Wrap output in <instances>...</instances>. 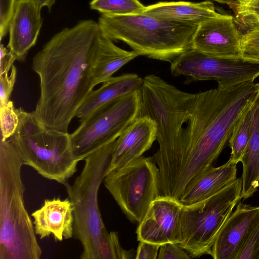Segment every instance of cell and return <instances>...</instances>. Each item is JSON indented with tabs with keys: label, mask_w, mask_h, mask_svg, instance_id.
I'll use <instances>...</instances> for the list:
<instances>
[{
	"label": "cell",
	"mask_w": 259,
	"mask_h": 259,
	"mask_svg": "<svg viewBox=\"0 0 259 259\" xmlns=\"http://www.w3.org/2000/svg\"><path fill=\"white\" fill-rule=\"evenodd\" d=\"M101 32L98 22L83 20L54 35L34 56L40 96L32 112L43 126L68 132L72 119L96 85L94 67Z\"/></svg>",
	"instance_id": "cell-1"
},
{
	"label": "cell",
	"mask_w": 259,
	"mask_h": 259,
	"mask_svg": "<svg viewBox=\"0 0 259 259\" xmlns=\"http://www.w3.org/2000/svg\"><path fill=\"white\" fill-rule=\"evenodd\" d=\"M249 81L194 94L181 136L173 182L174 197L211 166L229 141L234 126L257 93Z\"/></svg>",
	"instance_id": "cell-2"
},
{
	"label": "cell",
	"mask_w": 259,
	"mask_h": 259,
	"mask_svg": "<svg viewBox=\"0 0 259 259\" xmlns=\"http://www.w3.org/2000/svg\"><path fill=\"white\" fill-rule=\"evenodd\" d=\"M139 116H147L157 125L159 148L153 160L159 169L160 194L164 195L171 184L179 145L194 96L183 92L161 77L150 74L143 78L140 89Z\"/></svg>",
	"instance_id": "cell-3"
},
{
	"label": "cell",
	"mask_w": 259,
	"mask_h": 259,
	"mask_svg": "<svg viewBox=\"0 0 259 259\" xmlns=\"http://www.w3.org/2000/svg\"><path fill=\"white\" fill-rule=\"evenodd\" d=\"M22 159L10 138L0 143V259H39L42 251L26 209Z\"/></svg>",
	"instance_id": "cell-4"
},
{
	"label": "cell",
	"mask_w": 259,
	"mask_h": 259,
	"mask_svg": "<svg viewBox=\"0 0 259 259\" xmlns=\"http://www.w3.org/2000/svg\"><path fill=\"white\" fill-rule=\"evenodd\" d=\"M116 140L88 155L73 183L65 186L74 207L73 237L82 246L81 259H106L113 238V232L107 231L101 217L98 193Z\"/></svg>",
	"instance_id": "cell-5"
},
{
	"label": "cell",
	"mask_w": 259,
	"mask_h": 259,
	"mask_svg": "<svg viewBox=\"0 0 259 259\" xmlns=\"http://www.w3.org/2000/svg\"><path fill=\"white\" fill-rule=\"evenodd\" d=\"M98 23L103 34L111 40L123 41L139 56L170 63L192 48L198 27L143 13L129 15L101 14Z\"/></svg>",
	"instance_id": "cell-6"
},
{
	"label": "cell",
	"mask_w": 259,
	"mask_h": 259,
	"mask_svg": "<svg viewBox=\"0 0 259 259\" xmlns=\"http://www.w3.org/2000/svg\"><path fill=\"white\" fill-rule=\"evenodd\" d=\"M19 122L10 138L23 165L33 168L44 178L63 185L77 170L70 134L48 128L32 112L17 108Z\"/></svg>",
	"instance_id": "cell-7"
},
{
	"label": "cell",
	"mask_w": 259,
	"mask_h": 259,
	"mask_svg": "<svg viewBox=\"0 0 259 259\" xmlns=\"http://www.w3.org/2000/svg\"><path fill=\"white\" fill-rule=\"evenodd\" d=\"M242 179L237 178L205 200L183 206L178 244L192 257L209 254L221 229L242 198Z\"/></svg>",
	"instance_id": "cell-8"
},
{
	"label": "cell",
	"mask_w": 259,
	"mask_h": 259,
	"mask_svg": "<svg viewBox=\"0 0 259 259\" xmlns=\"http://www.w3.org/2000/svg\"><path fill=\"white\" fill-rule=\"evenodd\" d=\"M140 90L110 101L84 119L70 134L75 158L84 160L101 147L116 140L140 114Z\"/></svg>",
	"instance_id": "cell-9"
},
{
	"label": "cell",
	"mask_w": 259,
	"mask_h": 259,
	"mask_svg": "<svg viewBox=\"0 0 259 259\" xmlns=\"http://www.w3.org/2000/svg\"><path fill=\"white\" fill-rule=\"evenodd\" d=\"M103 182L127 217L139 224L160 196L158 168L153 160L143 156L107 174Z\"/></svg>",
	"instance_id": "cell-10"
},
{
	"label": "cell",
	"mask_w": 259,
	"mask_h": 259,
	"mask_svg": "<svg viewBox=\"0 0 259 259\" xmlns=\"http://www.w3.org/2000/svg\"><path fill=\"white\" fill-rule=\"evenodd\" d=\"M174 76L185 77V84L212 80L218 88L227 89L238 84L254 81L259 76V64L240 59L211 57L191 48L170 62Z\"/></svg>",
	"instance_id": "cell-11"
},
{
	"label": "cell",
	"mask_w": 259,
	"mask_h": 259,
	"mask_svg": "<svg viewBox=\"0 0 259 259\" xmlns=\"http://www.w3.org/2000/svg\"><path fill=\"white\" fill-rule=\"evenodd\" d=\"M241 36L232 16L221 14L198 25L192 48L213 57L240 59Z\"/></svg>",
	"instance_id": "cell-12"
},
{
	"label": "cell",
	"mask_w": 259,
	"mask_h": 259,
	"mask_svg": "<svg viewBox=\"0 0 259 259\" xmlns=\"http://www.w3.org/2000/svg\"><path fill=\"white\" fill-rule=\"evenodd\" d=\"M183 205L178 200L160 196L150 205L137 229L138 240L159 245L179 242Z\"/></svg>",
	"instance_id": "cell-13"
},
{
	"label": "cell",
	"mask_w": 259,
	"mask_h": 259,
	"mask_svg": "<svg viewBox=\"0 0 259 259\" xmlns=\"http://www.w3.org/2000/svg\"><path fill=\"white\" fill-rule=\"evenodd\" d=\"M259 221V206L240 201L218 235L209 253L214 259H236Z\"/></svg>",
	"instance_id": "cell-14"
},
{
	"label": "cell",
	"mask_w": 259,
	"mask_h": 259,
	"mask_svg": "<svg viewBox=\"0 0 259 259\" xmlns=\"http://www.w3.org/2000/svg\"><path fill=\"white\" fill-rule=\"evenodd\" d=\"M157 125L147 116H139L116 139L106 175L142 156L156 140Z\"/></svg>",
	"instance_id": "cell-15"
},
{
	"label": "cell",
	"mask_w": 259,
	"mask_h": 259,
	"mask_svg": "<svg viewBox=\"0 0 259 259\" xmlns=\"http://www.w3.org/2000/svg\"><path fill=\"white\" fill-rule=\"evenodd\" d=\"M42 26L41 11L31 0H16L9 27L7 47L17 60L23 61L36 42Z\"/></svg>",
	"instance_id": "cell-16"
},
{
	"label": "cell",
	"mask_w": 259,
	"mask_h": 259,
	"mask_svg": "<svg viewBox=\"0 0 259 259\" xmlns=\"http://www.w3.org/2000/svg\"><path fill=\"white\" fill-rule=\"evenodd\" d=\"M74 207L69 198L45 200L42 205L32 213L36 235L42 239L51 235L62 241L73 237Z\"/></svg>",
	"instance_id": "cell-17"
},
{
	"label": "cell",
	"mask_w": 259,
	"mask_h": 259,
	"mask_svg": "<svg viewBox=\"0 0 259 259\" xmlns=\"http://www.w3.org/2000/svg\"><path fill=\"white\" fill-rule=\"evenodd\" d=\"M236 165L228 160L220 166H210L186 187L179 202L192 205L218 193L237 179Z\"/></svg>",
	"instance_id": "cell-18"
},
{
	"label": "cell",
	"mask_w": 259,
	"mask_h": 259,
	"mask_svg": "<svg viewBox=\"0 0 259 259\" xmlns=\"http://www.w3.org/2000/svg\"><path fill=\"white\" fill-rule=\"evenodd\" d=\"M143 13L168 21L198 25L221 14L215 11L212 2H163L145 6Z\"/></svg>",
	"instance_id": "cell-19"
},
{
	"label": "cell",
	"mask_w": 259,
	"mask_h": 259,
	"mask_svg": "<svg viewBox=\"0 0 259 259\" xmlns=\"http://www.w3.org/2000/svg\"><path fill=\"white\" fill-rule=\"evenodd\" d=\"M143 78L135 73L112 77L103 85L92 91L77 110L75 117L82 120L95 110L120 97L140 90Z\"/></svg>",
	"instance_id": "cell-20"
},
{
	"label": "cell",
	"mask_w": 259,
	"mask_h": 259,
	"mask_svg": "<svg viewBox=\"0 0 259 259\" xmlns=\"http://www.w3.org/2000/svg\"><path fill=\"white\" fill-rule=\"evenodd\" d=\"M251 130L250 139L242 157L241 197L247 199L259 187V92L251 105Z\"/></svg>",
	"instance_id": "cell-21"
},
{
	"label": "cell",
	"mask_w": 259,
	"mask_h": 259,
	"mask_svg": "<svg viewBox=\"0 0 259 259\" xmlns=\"http://www.w3.org/2000/svg\"><path fill=\"white\" fill-rule=\"evenodd\" d=\"M138 56L133 51H126L117 47L112 40L101 32L94 67L96 85L108 81L114 73Z\"/></svg>",
	"instance_id": "cell-22"
},
{
	"label": "cell",
	"mask_w": 259,
	"mask_h": 259,
	"mask_svg": "<svg viewBox=\"0 0 259 259\" xmlns=\"http://www.w3.org/2000/svg\"><path fill=\"white\" fill-rule=\"evenodd\" d=\"M251 105L243 113L237 121L229 140L231 149V156L229 160L235 164L241 162L250 139L251 130Z\"/></svg>",
	"instance_id": "cell-23"
},
{
	"label": "cell",
	"mask_w": 259,
	"mask_h": 259,
	"mask_svg": "<svg viewBox=\"0 0 259 259\" xmlns=\"http://www.w3.org/2000/svg\"><path fill=\"white\" fill-rule=\"evenodd\" d=\"M90 6L102 14L110 15L138 14L145 8L139 0H92Z\"/></svg>",
	"instance_id": "cell-24"
},
{
	"label": "cell",
	"mask_w": 259,
	"mask_h": 259,
	"mask_svg": "<svg viewBox=\"0 0 259 259\" xmlns=\"http://www.w3.org/2000/svg\"><path fill=\"white\" fill-rule=\"evenodd\" d=\"M216 1L229 6L238 21L244 24L252 26L259 23V0Z\"/></svg>",
	"instance_id": "cell-25"
},
{
	"label": "cell",
	"mask_w": 259,
	"mask_h": 259,
	"mask_svg": "<svg viewBox=\"0 0 259 259\" xmlns=\"http://www.w3.org/2000/svg\"><path fill=\"white\" fill-rule=\"evenodd\" d=\"M241 58L259 64V23L251 26L241 39Z\"/></svg>",
	"instance_id": "cell-26"
},
{
	"label": "cell",
	"mask_w": 259,
	"mask_h": 259,
	"mask_svg": "<svg viewBox=\"0 0 259 259\" xmlns=\"http://www.w3.org/2000/svg\"><path fill=\"white\" fill-rule=\"evenodd\" d=\"M0 120L1 140H6L15 134L19 122L17 108L12 101L10 100L7 104L0 106Z\"/></svg>",
	"instance_id": "cell-27"
},
{
	"label": "cell",
	"mask_w": 259,
	"mask_h": 259,
	"mask_svg": "<svg viewBox=\"0 0 259 259\" xmlns=\"http://www.w3.org/2000/svg\"><path fill=\"white\" fill-rule=\"evenodd\" d=\"M236 259H259V221L251 232Z\"/></svg>",
	"instance_id": "cell-28"
},
{
	"label": "cell",
	"mask_w": 259,
	"mask_h": 259,
	"mask_svg": "<svg viewBox=\"0 0 259 259\" xmlns=\"http://www.w3.org/2000/svg\"><path fill=\"white\" fill-rule=\"evenodd\" d=\"M6 72L0 75V106L7 104L10 101L17 74V70L14 65L11 68L10 74Z\"/></svg>",
	"instance_id": "cell-29"
},
{
	"label": "cell",
	"mask_w": 259,
	"mask_h": 259,
	"mask_svg": "<svg viewBox=\"0 0 259 259\" xmlns=\"http://www.w3.org/2000/svg\"><path fill=\"white\" fill-rule=\"evenodd\" d=\"M0 38L5 36L12 18L16 0H0Z\"/></svg>",
	"instance_id": "cell-30"
},
{
	"label": "cell",
	"mask_w": 259,
	"mask_h": 259,
	"mask_svg": "<svg viewBox=\"0 0 259 259\" xmlns=\"http://www.w3.org/2000/svg\"><path fill=\"white\" fill-rule=\"evenodd\" d=\"M192 256L179 244L169 242L160 245L158 259H189Z\"/></svg>",
	"instance_id": "cell-31"
},
{
	"label": "cell",
	"mask_w": 259,
	"mask_h": 259,
	"mask_svg": "<svg viewBox=\"0 0 259 259\" xmlns=\"http://www.w3.org/2000/svg\"><path fill=\"white\" fill-rule=\"evenodd\" d=\"M160 245L148 242L140 241L136 253L137 259H156Z\"/></svg>",
	"instance_id": "cell-32"
},
{
	"label": "cell",
	"mask_w": 259,
	"mask_h": 259,
	"mask_svg": "<svg viewBox=\"0 0 259 259\" xmlns=\"http://www.w3.org/2000/svg\"><path fill=\"white\" fill-rule=\"evenodd\" d=\"M0 75L9 72L13 66V63L17 60L16 56L7 47L1 46Z\"/></svg>",
	"instance_id": "cell-33"
},
{
	"label": "cell",
	"mask_w": 259,
	"mask_h": 259,
	"mask_svg": "<svg viewBox=\"0 0 259 259\" xmlns=\"http://www.w3.org/2000/svg\"><path fill=\"white\" fill-rule=\"evenodd\" d=\"M36 7L41 11L42 7L46 6L51 10L56 0H31Z\"/></svg>",
	"instance_id": "cell-34"
},
{
	"label": "cell",
	"mask_w": 259,
	"mask_h": 259,
	"mask_svg": "<svg viewBox=\"0 0 259 259\" xmlns=\"http://www.w3.org/2000/svg\"><path fill=\"white\" fill-rule=\"evenodd\" d=\"M256 85L257 91H258V92H259V82L256 83Z\"/></svg>",
	"instance_id": "cell-35"
}]
</instances>
